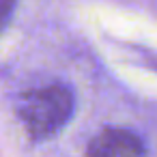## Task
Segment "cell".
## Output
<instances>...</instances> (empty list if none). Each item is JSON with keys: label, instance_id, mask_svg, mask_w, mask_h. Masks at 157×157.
Wrapping results in <instances>:
<instances>
[{"label": "cell", "instance_id": "1", "mask_svg": "<svg viewBox=\"0 0 157 157\" xmlns=\"http://www.w3.org/2000/svg\"><path fill=\"white\" fill-rule=\"evenodd\" d=\"M75 97L65 84H48L26 90L17 103L15 114L30 140L41 142L56 136L73 116Z\"/></svg>", "mask_w": 157, "mask_h": 157}, {"label": "cell", "instance_id": "2", "mask_svg": "<svg viewBox=\"0 0 157 157\" xmlns=\"http://www.w3.org/2000/svg\"><path fill=\"white\" fill-rule=\"evenodd\" d=\"M86 157H144V144L131 129L103 127L90 140Z\"/></svg>", "mask_w": 157, "mask_h": 157}, {"label": "cell", "instance_id": "3", "mask_svg": "<svg viewBox=\"0 0 157 157\" xmlns=\"http://www.w3.org/2000/svg\"><path fill=\"white\" fill-rule=\"evenodd\" d=\"M17 5V0H0V7H2V26L9 24L11 20V13H13V7Z\"/></svg>", "mask_w": 157, "mask_h": 157}]
</instances>
